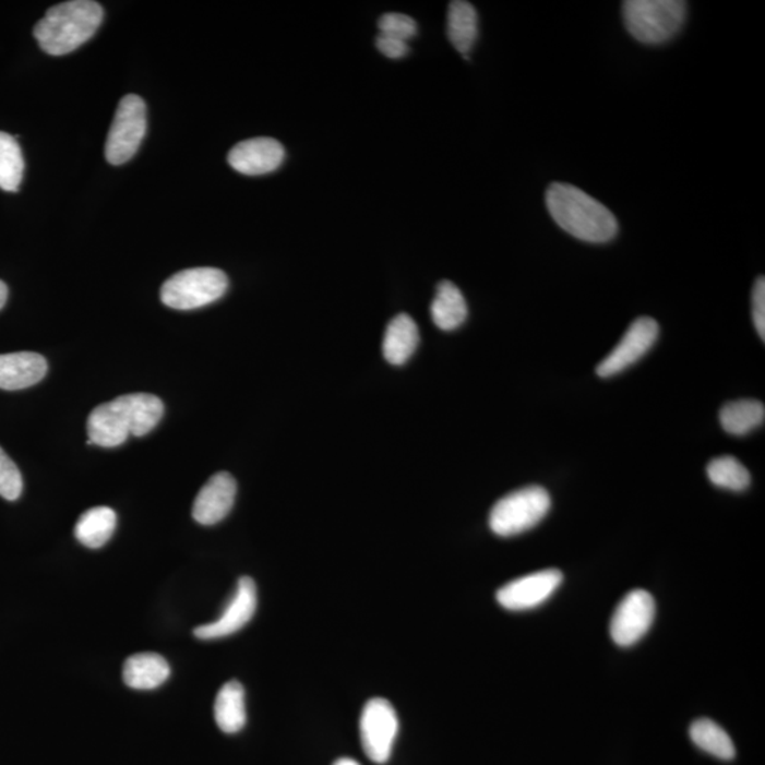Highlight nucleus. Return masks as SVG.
<instances>
[{"label": "nucleus", "instance_id": "obj_1", "mask_svg": "<svg viewBox=\"0 0 765 765\" xmlns=\"http://www.w3.org/2000/svg\"><path fill=\"white\" fill-rule=\"evenodd\" d=\"M159 397L148 393L125 394L95 407L87 421L88 444L113 449L131 435L150 434L164 417Z\"/></svg>", "mask_w": 765, "mask_h": 765}, {"label": "nucleus", "instance_id": "obj_2", "mask_svg": "<svg viewBox=\"0 0 765 765\" xmlns=\"http://www.w3.org/2000/svg\"><path fill=\"white\" fill-rule=\"evenodd\" d=\"M546 204L553 220L578 240L601 244L617 236L615 216L582 189L553 183L546 192Z\"/></svg>", "mask_w": 765, "mask_h": 765}, {"label": "nucleus", "instance_id": "obj_3", "mask_svg": "<svg viewBox=\"0 0 765 765\" xmlns=\"http://www.w3.org/2000/svg\"><path fill=\"white\" fill-rule=\"evenodd\" d=\"M103 19L101 4L93 0H71L50 8L33 35L47 55L64 56L92 39Z\"/></svg>", "mask_w": 765, "mask_h": 765}, {"label": "nucleus", "instance_id": "obj_4", "mask_svg": "<svg viewBox=\"0 0 765 765\" xmlns=\"http://www.w3.org/2000/svg\"><path fill=\"white\" fill-rule=\"evenodd\" d=\"M688 4L681 0H626L622 17L626 31L645 45L671 40L685 23Z\"/></svg>", "mask_w": 765, "mask_h": 765}, {"label": "nucleus", "instance_id": "obj_5", "mask_svg": "<svg viewBox=\"0 0 765 765\" xmlns=\"http://www.w3.org/2000/svg\"><path fill=\"white\" fill-rule=\"evenodd\" d=\"M551 506L549 492L545 488L526 487L499 499L489 515L493 534L512 537L534 529L548 515Z\"/></svg>", "mask_w": 765, "mask_h": 765}, {"label": "nucleus", "instance_id": "obj_6", "mask_svg": "<svg viewBox=\"0 0 765 765\" xmlns=\"http://www.w3.org/2000/svg\"><path fill=\"white\" fill-rule=\"evenodd\" d=\"M229 288L222 270L201 267L180 271L162 285L160 299L166 307L190 311L216 302Z\"/></svg>", "mask_w": 765, "mask_h": 765}, {"label": "nucleus", "instance_id": "obj_7", "mask_svg": "<svg viewBox=\"0 0 765 765\" xmlns=\"http://www.w3.org/2000/svg\"><path fill=\"white\" fill-rule=\"evenodd\" d=\"M146 134L144 99L128 94L121 99L107 138L106 158L113 166L134 158Z\"/></svg>", "mask_w": 765, "mask_h": 765}, {"label": "nucleus", "instance_id": "obj_8", "mask_svg": "<svg viewBox=\"0 0 765 765\" xmlns=\"http://www.w3.org/2000/svg\"><path fill=\"white\" fill-rule=\"evenodd\" d=\"M397 733L398 717L392 703L382 697L370 698L360 716V741L364 754L373 763H387Z\"/></svg>", "mask_w": 765, "mask_h": 765}, {"label": "nucleus", "instance_id": "obj_9", "mask_svg": "<svg viewBox=\"0 0 765 765\" xmlns=\"http://www.w3.org/2000/svg\"><path fill=\"white\" fill-rule=\"evenodd\" d=\"M658 336L659 325L653 318L643 316L632 322L620 344L597 366L598 376L608 379L624 372L648 354Z\"/></svg>", "mask_w": 765, "mask_h": 765}, {"label": "nucleus", "instance_id": "obj_10", "mask_svg": "<svg viewBox=\"0 0 765 765\" xmlns=\"http://www.w3.org/2000/svg\"><path fill=\"white\" fill-rule=\"evenodd\" d=\"M655 611L657 606L648 591L626 594L611 618V638L620 646L635 645L653 625Z\"/></svg>", "mask_w": 765, "mask_h": 765}, {"label": "nucleus", "instance_id": "obj_11", "mask_svg": "<svg viewBox=\"0 0 765 765\" xmlns=\"http://www.w3.org/2000/svg\"><path fill=\"white\" fill-rule=\"evenodd\" d=\"M563 582L559 570L527 574L499 588L497 600L505 610L525 611L543 605Z\"/></svg>", "mask_w": 765, "mask_h": 765}, {"label": "nucleus", "instance_id": "obj_12", "mask_svg": "<svg viewBox=\"0 0 765 765\" xmlns=\"http://www.w3.org/2000/svg\"><path fill=\"white\" fill-rule=\"evenodd\" d=\"M256 610V587L253 578L241 577L235 596L225 608L222 617L211 624L198 626L194 636L203 641L220 640L236 634L254 617Z\"/></svg>", "mask_w": 765, "mask_h": 765}, {"label": "nucleus", "instance_id": "obj_13", "mask_svg": "<svg viewBox=\"0 0 765 765\" xmlns=\"http://www.w3.org/2000/svg\"><path fill=\"white\" fill-rule=\"evenodd\" d=\"M285 158L284 146L273 138H253L237 144L227 160L242 175L260 176L277 170Z\"/></svg>", "mask_w": 765, "mask_h": 765}, {"label": "nucleus", "instance_id": "obj_14", "mask_svg": "<svg viewBox=\"0 0 765 765\" xmlns=\"http://www.w3.org/2000/svg\"><path fill=\"white\" fill-rule=\"evenodd\" d=\"M236 493V479L229 473L213 475L194 499L192 511L194 521L203 526L218 524L232 510Z\"/></svg>", "mask_w": 765, "mask_h": 765}, {"label": "nucleus", "instance_id": "obj_15", "mask_svg": "<svg viewBox=\"0 0 765 765\" xmlns=\"http://www.w3.org/2000/svg\"><path fill=\"white\" fill-rule=\"evenodd\" d=\"M47 373V362L39 354L17 351L0 355V389L14 392L35 386Z\"/></svg>", "mask_w": 765, "mask_h": 765}, {"label": "nucleus", "instance_id": "obj_16", "mask_svg": "<svg viewBox=\"0 0 765 765\" xmlns=\"http://www.w3.org/2000/svg\"><path fill=\"white\" fill-rule=\"evenodd\" d=\"M169 664L159 654L144 653L132 655L123 665L122 678L127 686L136 691H151L168 681Z\"/></svg>", "mask_w": 765, "mask_h": 765}, {"label": "nucleus", "instance_id": "obj_17", "mask_svg": "<svg viewBox=\"0 0 765 765\" xmlns=\"http://www.w3.org/2000/svg\"><path fill=\"white\" fill-rule=\"evenodd\" d=\"M420 335L416 322L407 313L390 321L383 339V355L389 363L401 366L415 354Z\"/></svg>", "mask_w": 765, "mask_h": 765}, {"label": "nucleus", "instance_id": "obj_18", "mask_svg": "<svg viewBox=\"0 0 765 765\" xmlns=\"http://www.w3.org/2000/svg\"><path fill=\"white\" fill-rule=\"evenodd\" d=\"M431 318L443 331L457 330L468 318L467 301L457 285L443 282L431 303Z\"/></svg>", "mask_w": 765, "mask_h": 765}, {"label": "nucleus", "instance_id": "obj_19", "mask_svg": "<svg viewBox=\"0 0 765 765\" xmlns=\"http://www.w3.org/2000/svg\"><path fill=\"white\" fill-rule=\"evenodd\" d=\"M215 719L218 729L227 734L239 733L246 726V693L240 682L230 681L217 693Z\"/></svg>", "mask_w": 765, "mask_h": 765}, {"label": "nucleus", "instance_id": "obj_20", "mask_svg": "<svg viewBox=\"0 0 765 765\" xmlns=\"http://www.w3.org/2000/svg\"><path fill=\"white\" fill-rule=\"evenodd\" d=\"M117 527V513L107 506L92 507L81 515L74 535L88 549H99L107 543Z\"/></svg>", "mask_w": 765, "mask_h": 765}, {"label": "nucleus", "instance_id": "obj_21", "mask_svg": "<svg viewBox=\"0 0 765 765\" xmlns=\"http://www.w3.org/2000/svg\"><path fill=\"white\" fill-rule=\"evenodd\" d=\"M449 37L455 49L468 59V53L478 39L477 9L465 0H454L449 7Z\"/></svg>", "mask_w": 765, "mask_h": 765}, {"label": "nucleus", "instance_id": "obj_22", "mask_svg": "<svg viewBox=\"0 0 765 765\" xmlns=\"http://www.w3.org/2000/svg\"><path fill=\"white\" fill-rule=\"evenodd\" d=\"M765 420V407L757 401L727 403L720 411V425L731 435H748Z\"/></svg>", "mask_w": 765, "mask_h": 765}, {"label": "nucleus", "instance_id": "obj_23", "mask_svg": "<svg viewBox=\"0 0 765 765\" xmlns=\"http://www.w3.org/2000/svg\"><path fill=\"white\" fill-rule=\"evenodd\" d=\"M691 739L703 752L715 755L720 760H733L736 749L730 736L715 721L698 719L691 726Z\"/></svg>", "mask_w": 765, "mask_h": 765}, {"label": "nucleus", "instance_id": "obj_24", "mask_svg": "<svg viewBox=\"0 0 765 765\" xmlns=\"http://www.w3.org/2000/svg\"><path fill=\"white\" fill-rule=\"evenodd\" d=\"M25 174V159L16 138L0 132V189L17 192Z\"/></svg>", "mask_w": 765, "mask_h": 765}, {"label": "nucleus", "instance_id": "obj_25", "mask_svg": "<svg viewBox=\"0 0 765 765\" xmlns=\"http://www.w3.org/2000/svg\"><path fill=\"white\" fill-rule=\"evenodd\" d=\"M707 478L716 487L729 489V491H745L752 482L749 469L734 457L715 458L707 465Z\"/></svg>", "mask_w": 765, "mask_h": 765}, {"label": "nucleus", "instance_id": "obj_26", "mask_svg": "<svg viewBox=\"0 0 765 765\" xmlns=\"http://www.w3.org/2000/svg\"><path fill=\"white\" fill-rule=\"evenodd\" d=\"M23 479L21 470L0 446V497L7 501H16L22 495Z\"/></svg>", "mask_w": 765, "mask_h": 765}, {"label": "nucleus", "instance_id": "obj_27", "mask_svg": "<svg viewBox=\"0 0 765 765\" xmlns=\"http://www.w3.org/2000/svg\"><path fill=\"white\" fill-rule=\"evenodd\" d=\"M380 35L406 41L417 35V23L402 13L383 14L379 21Z\"/></svg>", "mask_w": 765, "mask_h": 765}, {"label": "nucleus", "instance_id": "obj_28", "mask_svg": "<svg viewBox=\"0 0 765 765\" xmlns=\"http://www.w3.org/2000/svg\"><path fill=\"white\" fill-rule=\"evenodd\" d=\"M753 321L762 340L765 339V282L760 277L753 289Z\"/></svg>", "mask_w": 765, "mask_h": 765}, {"label": "nucleus", "instance_id": "obj_29", "mask_svg": "<svg viewBox=\"0 0 765 765\" xmlns=\"http://www.w3.org/2000/svg\"><path fill=\"white\" fill-rule=\"evenodd\" d=\"M376 46L380 53L389 57V59H402L408 53L406 41L392 39V37L379 35Z\"/></svg>", "mask_w": 765, "mask_h": 765}, {"label": "nucleus", "instance_id": "obj_30", "mask_svg": "<svg viewBox=\"0 0 765 765\" xmlns=\"http://www.w3.org/2000/svg\"><path fill=\"white\" fill-rule=\"evenodd\" d=\"M8 301V287L7 284L0 282V309L4 307Z\"/></svg>", "mask_w": 765, "mask_h": 765}, {"label": "nucleus", "instance_id": "obj_31", "mask_svg": "<svg viewBox=\"0 0 765 765\" xmlns=\"http://www.w3.org/2000/svg\"><path fill=\"white\" fill-rule=\"evenodd\" d=\"M334 765H360L356 760L354 758H339L337 762H335Z\"/></svg>", "mask_w": 765, "mask_h": 765}]
</instances>
